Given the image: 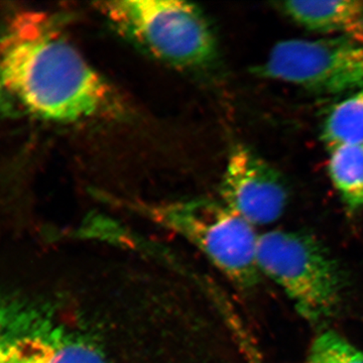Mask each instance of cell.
Returning <instances> with one entry per match:
<instances>
[{
  "instance_id": "6da1fadb",
  "label": "cell",
  "mask_w": 363,
  "mask_h": 363,
  "mask_svg": "<svg viewBox=\"0 0 363 363\" xmlns=\"http://www.w3.org/2000/svg\"><path fill=\"white\" fill-rule=\"evenodd\" d=\"M0 107L55 123L121 116L111 83L40 11H21L0 35Z\"/></svg>"
},
{
  "instance_id": "7a4b0ae2",
  "label": "cell",
  "mask_w": 363,
  "mask_h": 363,
  "mask_svg": "<svg viewBox=\"0 0 363 363\" xmlns=\"http://www.w3.org/2000/svg\"><path fill=\"white\" fill-rule=\"evenodd\" d=\"M95 6L121 37L162 63L199 70L216 59L213 30L195 4L173 0H112Z\"/></svg>"
},
{
  "instance_id": "3957f363",
  "label": "cell",
  "mask_w": 363,
  "mask_h": 363,
  "mask_svg": "<svg viewBox=\"0 0 363 363\" xmlns=\"http://www.w3.org/2000/svg\"><path fill=\"white\" fill-rule=\"evenodd\" d=\"M128 206L194 245L234 283L248 286L257 281L259 235L223 202L200 198Z\"/></svg>"
},
{
  "instance_id": "277c9868",
  "label": "cell",
  "mask_w": 363,
  "mask_h": 363,
  "mask_svg": "<svg viewBox=\"0 0 363 363\" xmlns=\"http://www.w3.org/2000/svg\"><path fill=\"white\" fill-rule=\"evenodd\" d=\"M257 262L310 322L330 317L344 289L342 272L321 243L306 234L272 230L259 235Z\"/></svg>"
},
{
  "instance_id": "5b68a950",
  "label": "cell",
  "mask_w": 363,
  "mask_h": 363,
  "mask_svg": "<svg viewBox=\"0 0 363 363\" xmlns=\"http://www.w3.org/2000/svg\"><path fill=\"white\" fill-rule=\"evenodd\" d=\"M0 363H109L99 348L30 301L0 294Z\"/></svg>"
},
{
  "instance_id": "8992f818",
  "label": "cell",
  "mask_w": 363,
  "mask_h": 363,
  "mask_svg": "<svg viewBox=\"0 0 363 363\" xmlns=\"http://www.w3.org/2000/svg\"><path fill=\"white\" fill-rule=\"evenodd\" d=\"M257 73L321 94L357 89L363 86V44L343 37L283 40Z\"/></svg>"
},
{
  "instance_id": "52a82bcc",
  "label": "cell",
  "mask_w": 363,
  "mask_h": 363,
  "mask_svg": "<svg viewBox=\"0 0 363 363\" xmlns=\"http://www.w3.org/2000/svg\"><path fill=\"white\" fill-rule=\"evenodd\" d=\"M220 194L222 202L252 226L278 220L288 201L285 183L278 172L242 145L228 157Z\"/></svg>"
},
{
  "instance_id": "ba28073f",
  "label": "cell",
  "mask_w": 363,
  "mask_h": 363,
  "mask_svg": "<svg viewBox=\"0 0 363 363\" xmlns=\"http://www.w3.org/2000/svg\"><path fill=\"white\" fill-rule=\"evenodd\" d=\"M279 9L307 30L363 44V1H286L281 2Z\"/></svg>"
},
{
  "instance_id": "9c48e42d",
  "label": "cell",
  "mask_w": 363,
  "mask_h": 363,
  "mask_svg": "<svg viewBox=\"0 0 363 363\" xmlns=\"http://www.w3.org/2000/svg\"><path fill=\"white\" fill-rule=\"evenodd\" d=\"M328 172L348 209H363V145L332 147Z\"/></svg>"
},
{
  "instance_id": "30bf717a",
  "label": "cell",
  "mask_w": 363,
  "mask_h": 363,
  "mask_svg": "<svg viewBox=\"0 0 363 363\" xmlns=\"http://www.w3.org/2000/svg\"><path fill=\"white\" fill-rule=\"evenodd\" d=\"M323 138L330 147L363 145V88L331 109L325 118Z\"/></svg>"
},
{
  "instance_id": "8fae6325",
  "label": "cell",
  "mask_w": 363,
  "mask_h": 363,
  "mask_svg": "<svg viewBox=\"0 0 363 363\" xmlns=\"http://www.w3.org/2000/svg\"><path fill=\"white\" fill-rule=\"evenodd\" d=\"M305 363H363V350L334 332L320 334Z\"/></svg>"
}]
</instances>
